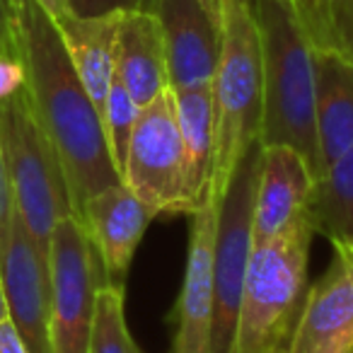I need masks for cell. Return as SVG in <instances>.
Segmentation results:
<instances>
[{
	"mask_svg": "<svg viewBox=\"0 0 353 353\" xmlns=\"http://www.w3.org/2000/svg\"><path fill=\"white\" fill-rule=\"evenodd\" d=\"M12 51L25 70V94L54 145L78 218L88 199L121 182L102 117L78 78L54 20L34 0H12Z\"/></svg>",
	"mask_w": 353,
	"mask_h": 353,
	"instance_id": "cell-1",
	"label": "cell"
},
{
	"mask_svg": "<svg viewBox=\"0 0 353 353\" xmlns=\"http://www.w3.org/2000/svg\"><path fill=\"white\" fill-rule=\"evenodd\" d=\"M261 44V145H288L322 174L314 119V46L288 0H252Z\"/></svg>",
	"mask_w": 353,
	"mask_h": 353,
	"instance_id": "cell-2",
	"label": "cell"
},
{
	"mask_svg": "<svg viewBox=\"0 0 353 353\" xmlns=\"http://www.w3.org/2000/svg\"><path fill=\"white\" fill-rule=\"evenodd\" d=\"M221 54L211 80L213 99V174L211 194L225 196L240 162L261 136L264 80L261 44L252 0H223Z\"/></svg>",
	"mask_w": 353,
	"mask_h": 353,
	"instance_id": "cell-3",
	"label": "cell"
},
{
	"mask_svg": "<svg viewBox=\"0 0 353 353\" xmlns=\"http://www.w3.org/2000/svg\"><path fill=\"white\" fill-rule=\"evenodd\" d=\"M307 216L261 245H252L235 329V353H288L307 300Z\"/></svg>",
	"mask_w": 353,
	"mask_h": 353,
	"instance_id": "cell-4",
	"label": "cell"
},
{
	"mask_svg": "<svg viewBox=\"0 0 353 353\" xmlns=\"http://www.w3.org/2000/svg\"><path fill=\"white\" fill-rule=\"evenodd\" d=\"M0 143L12 206L30 240L49 261L51 232L61 218L73 216V206L61 162L32 112L25 88L0 102Z\"/></svg>",
	"mask_w": 353,
	"mask_h": 353,
	"instance_id": "cell-5",
	"label": "cell"
},
{
	"mask_svg": "<svg viewBox=\"0 0 353 353\" xmlns=\"http://www.w3.org/2000/svg\"><path fill=\"white\" fill-rule=\"evenodd\" d=\"M121 182L160 213L192 216L203 206L194 192L187 145L176 123L172 88L141 107L128 141Z\"/></svg>",
	"mask_w": 353,
	"mask_h": 353,
	"instance_id": "cell-6",
	"label": "cell"
},
{
	"mask_svg": "<svg viewBox=\"0 0 353 353\" xmlns=\"http://www.w3.org/2000/svg\"><path fill=\"white\" fill-rule=\"evenodd\" d=\"M261 167V143L240 162L225 196L218 201L213 256V332L211 353H235V329L242 285L252 252V203Z\"/></svg>",
	"mask_w": 353,
	"mask_h": 353,
	"instance_id": "cell-7",
	"label": "cell"
},
{
	"mask_svg": "<svg viewBox=\"0 0 353 353\" xmlns=\"http://www.w3.org/2000/svg\"><path fill=\"white\" fill-rule=\"evenodd\" d=\"M107 274L83 223L65 216L56 223L49 245L51 343L54 353H88L94 298Z\"/></svg>",
	"mask_w": 353,
	"mask_h": 353,
	"instance_id": "cell-8",
	"label": "cell"
},
{
	"mask_svg": "<svg viewBox=\"0 0 353 353\" xmlns=\"http://www.w3.org/2000/svg\"><path fill=\"white\" fill-rule=\"evenodd\" d=\"M0 281L6 290L8 317L25 341L27 353H54L49 261L30 240L15 206L0 245Z\"/></svg>",
	"mask_w": 353,
	"mask_h": 353,
	"instance_id": "cell-9",
	"label": "cell"
},
{
	"mask_svg": "<svg viewBox=\"0 0 353 353\" xmlns=\"http://www.w3.org/2000/svg\"><path fill=\"white\" fill-rule=\"evenodd\" d=\"M189 218L192 228H189L187 271L170 317V322H174L172 353H211L218 201L203 203Z\"/></svg>",
	"mask_w": 353,
	"mask_h": 353,
	"instance_id": "cell-10",
	"label": "cell"
},
{
	"mask_svg": "<svg viewBox=\"0 0 353 353\" xmlns=\"http://www.w3.org/2000/svg\"><path fill=\"white\" fill-rule=\"evenodd\" d=\"M162 27L172 90L208 88L221 54V27L196 0H145Z\"/></svg>",
	"mask_w": 353,
	"mask_h": 353,
	"instance_id": "cell-11",
	"label": "cell"
},
{
	"mask_svg": "<svg viewBox=\"0 0 353 353\" xmlns=\"http://www.w3.org/2000/svg\"><path fill=\"white\" fill-rule=\"evenodd\" d=\"M334 259L310 285L288 353H353V245H332Z\"/></svg>",
	"mask_w": 353,
	"mask_h": 353,
	"instance_id": "cell-12",
	"label": "cell"
},
{
	"mask_svg": "<svg viewBox=\"0 0 353 353\" xmlns=\"http://www.w3.org/2000/svg\"><path fill=\"white\" fill-rule=\"evenodd\" d=\"M155 216L157 213L123 182L112 184L85 201L78 221L83 223L112 283L123 285L133 254Z\"/></svg>",
	"mask_w": 353,
	"mask_h": 353,
	"instance_id": "cell-13",
	"label": "cell"
},
{
	"mask_svg": "<svg viewBox=\"0 0 353 353\" xmlns=\"http://www.w3.org/2000/svg\"><path fill=\"white\" fill-rule=\"evenodd\" d=\"M314 176L298 150L261 145V167L252 203V245L271 240L307 216Z\"/></svg>",
	"mask_w": 353,
	"mask_h": 353,
	"instance_id": "cell-14",
	"label": "cell"
},
{
	"mask_svg": "<svg viewBox=\"0 0 353 353\" xmlns=\"http://www.w3.org/2000/svg\"><path fill=\"white\" fill-rule=\"evenodd\" d=\"M114 70L138 107L150 104L170 88L165 37L152 12L133 10L119 17Z\"/></svg>",
	"mask_w": 353,
	"mask_h": 353,
	"instance_id": "cell-15",
	"label": "cell"
},
{
	"mask_svg": "<svg viewBox=\"0 0 353 353\" xmlns=\"http://www.w3.org/2000/svg\"><path fill=\"white\" fill-rule=\"evenodd\" d=\"M314 119L324 174L353 145V63L334 49H314Z\"/></svg>",
	"mask_w": 353,
	"mask_h": 353,
	"instance_id": "cell-16",
	"label": "cell"
},
{
	"mask_svg": "<svg viewBox=\"0 0 353 353\" xmlns=\"http://www.w3.org/2000/svg\"><path fill=\"white\" fill-rule=\"evenodd\" d=\"M121 15L104 17H75L73 12L56 20L63 46L73 61L78 78L83 80L90 99L97 107L99 117L104 114L109 88L114 80V44H117V27Z\"/></svg>",
	"mask_w": 353,
	"mask_h": 353,
	"instance_id": "cell-17",
	"label": "cell"
},
{
	"mask_svg": "<svg viewBox=\"0 0 353 353\" xmlns=\"http://www.w3.org/2000/svg\"><path fill=\"white\" fill-rule=\"evenodd\" d=\"M307 221L332 245H353V145L314 179Z\"/></svg>",
	"mask_w": 353,
	"mask_h": 353,
	"instance_id": "cell-18",
	"label": "cell"
},
{
	"mask_svg": "<svg viewBox=\"0 0 353 353\" xmlns=\"http://www.w3.org/2000/svg\"><path fill=\"white\" fill-rule=\"evenodd\" d=\"M174 94L176 123L187 145L189 165H192L194 192L199 201H216L211 194L213 174V99L211 85L192 90H172Z\"/></svg>",
	"mask_w": 353,
	"mask_h": 353,
	"instance_id": "cell-19",
	"label": "cell"
},
{
	"mask_svg": "<svg viewBox=\"0 0 353 353\" xmlns=\"http://www.w3.org/2000/svg\"><path fill=\"white\" fill-rule=\"evenodd\" d=\"M88 353H141L128 332L121 283L107 281L99 285Z\"/></svg>",
	"mask_w": 353,
	"mask_h": 353,
	"instance_id": "cell-20",
	"label": "cell"
},
{
	"mask_svg": "<svg viewBox=\"0 0 353 353\" xmlns=\"http://www.w3.org/2000/svg\"><path fill=\"white\" fill-rule=\"evenodd\" d=\"M138 112H141V107L133 102L126 85L114 73L112 88H109V97H107V107H104V114H102V123H104V133H107L109 152H112V160H114V165H117L119 174H121L123 162H126L128 141H131L133 123H136V119H138Z\"/></svg>",
	"mask_w": 353,
	"mask_h": 353,
	"instance_id": "cell-21",
	"label": "cell"
},
{
	"mask_svg": "<svg viewBox=\"0 0 353 353\" xmlns=\"http://www.w3.org/2000/svg\"><path fill=\"white\" fill-rule=\"evenodd\" d=\"M295 17L303 25L307 39L312 41L314 49H332L329 39V15L327 0H288Z\"/></svg>",
	"mask_w": 353,
	"mask_h": 353,
	"instance_id": "cell-22",
	"label": "cell"
},
{
	"mask_svg": "<svg viewBox=\"0 0 353 353\" xmlns=\"http://www.w3.org/2000/svg\"><path fill=\"white\" fill-rule=\"evenodd\" d=\"M332 49L353 63V0H327Z\"/></svg>",
	"mask_w": 353,
	"mask_h": 353,
	"instance_id": "cell-23",
	"label": "cell"
},
{
	"mask_svg": "<svg viewBox=\"0 0 353 353\" xmlns=\"http://www.w3.org/2000/svg\"><path fill=\"white\" fill-rule=\"evenodd\" d=\"M143 3L145 0H68V8L75 17H104L143 10Z\"/></svg>",
	"mask_w": 353,
	"mask_h": 353,
	"instance_id": "cell-24",
	"label": "cell"
},
{
	"mask_svg": "<svg viewBox=\"0 0 353 353\" xmlns=\"http://www.w3.org/2000/svg\"><path fill=\"white\" fill-rule=\"evenodd\" d=\"M22 88H25V70H22L15 51L0 56V102L15 97Z\"/></svg>",
	"mask_w": 353,
	"mask_h": 353,
	"instance_id": "cell-25",
	"label": "cell"
},
{
	"mask_svg": "<svg viewBox=\"0 0 353 353\" xmlns=\"http://www.w3.org/2000/svg\"><path fill=\"white\" fill-rule=\"evenodd\" d=\"M10 211H12V199H10V187H8L3 143H0V245H3V235H6V225H8V218H10Z\"/></svg>",
	"mask_w": 353,
	"mask_h": 353,
	"instance_id": "cell-26",
	"label": "cell"
},
{
	"mask_svg": "<svg viewBox=\"0 0 353 353\" xmlns=\"http://www.w3.org/2000/svg\"><path fill=\"white\" fill-rule=\"evenodd\" d=\"M12 54V0H0V56Z\"/></svg>",
	"mask_w": 353,
	"mask_h": 353,
	"instance_id": "cell-27",
	"label": "cell"
},
{
	"mask_svg": "<svg viewBox=\"0 0 353 353\" xmlns=\"http://www.w3.org/2000/svg\"><path fill=\"white\" fill-rule=\"evenodd\" d=\"M0 353H27L25 341L17 334L15 324L10 322V317H6L0 322Z\"/></svg>",
	"mask_w": 353,
	"mask_h": 353,
	"instance_id": "cell-28",
	"label": "cell"
},
{
	"mask_svg": "<svg viewBox=\"0 0 353 353\" xmlns=\"http://www.w3.org/2000/svg\"><path fill=\"white\" fill-rule=\"evenodd\" d=\"M37 6L51 17V20H61V17L70 15V8H68V0H34Z\"/></svg>",
	"mask_w": 353,
	"mask_h": 353,
	"instance_id": "cell-29",
	"label": "cell"
},
{
	"mask_svg": "<svg viewBox=\"0 0 353 353\" xmlns=\"http://www.w3.org/2000/svg\"><path fill=\"white\" fill-rule=\"evenodd\" d=\"M196 3L203 8V10L208 12V15L213 17V20H221V6H223V0H196Z\"/></svg>",
	"mask_w": 353,
	"mask_h": 353,
	"instance_id": "cell-30",
	"label": "cell"
},
{
	"mask_svg": "<svg viewBox=\"0 0 353 353\" xmlns=\"http://www.w3.org/2000/svg\"><path fill=\"white\" fill-rule=\"evenodd\" d=\"M8 317V303H6V290H3V281H0V322Z\"/></svg>",
	"mask_w": 353,
	"mask_h": 353,
	"instance_id": "cell-31",
	"label": "cell"
}]
</instances>
